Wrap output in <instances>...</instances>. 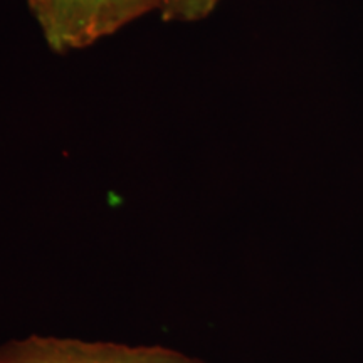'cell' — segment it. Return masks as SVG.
<instances>
[{
  "label": "cell",
  "instance_id": "1",
  "mask_svg": "<svg viewBox=\"0 0 363 363\" xmlns=\"http://www.w3.org/2000/svg\"><path fill=\"white\" fill-rule=\"evenodd\" d=\"M0 363H207L162 345L29 335L0 347Z\"/></svg>",
  "mask_w": 363,
  "mask_h": 363
},
{
  "label": "cell",
  "instance_id": "2",
  "mask_svg": "<svg viewBox=\"0 0 363 363\" xmlns=\"http://www.w3.org/2000/svg\"><path fill=\"white\" fill-rule=\"evenodd\" d=\"M38 21L57 51L84 48L123 26L120 0H45Z\"/></svg>",
  "mask_w": 363,
  "mask_h": 363
},
{
  "label": "cell",
  "instance_id": "3",
  "mask_svg": "<svg viewBox=\"0 0 363 363\" xmlns=\"http://www.w3.org/2000/svg\"><path fill=\"white\" fill-rule=\"evenodd\" d=\"M160 6L170 17L192 19L207 11L211 0H160Z\"/></svg>",
  "mask_w": 363,
  "mask_h": 363
},
{
  "label": "cell",
  "instance_id": "4",
  "mask_svg": "<svg viewBox=\"0 0 363 363\" xmlns=\"http://www.w3.org/2000/svg\"><path fill=\"white\" fill-rule=\"evenodd\" d=\"M160 6V0H120V12L123 24L133 21L135 17L148 12L150 9Z\"/></svg>",
  "mask_w": 363,
  "mask_h": 363
},
{
  "label": "cell",
  "instance_id": "5",
  "mask_svg": "<svg viewBox=\"0 0 363 363\" xmlns=\"http://www.w3.org/2000/svg\"><path fill=\"white\" fill-rule=\"evenodd\" d=\"M30 2V6H33V11L35 12V17H39L43 16V12H44V7H45V0H29Z\"/></svg>",
  "mask_w": 363,
  "mask_h": 363
}]
</instances>
